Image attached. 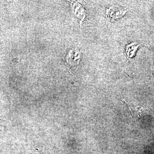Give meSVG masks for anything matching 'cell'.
<instances>
[{
  "instance_id": "cell-1",
  "label": "cell",
  "mask_w": 154,
  "mask_h": 154,
  "mask_svg": "<svg viewBox=\"0 0 154 154\" xmlns=\"http://www.w3.org/2000/svg\"><path fill=\"white\" fill-rule=\"evenodd\" d=\"M126 12V11L124 8L115 6L110 7V8L107 9V14L108 18L111 20H114L123 17Z\"/></svg>"
},
{
  "instance_id": "cell-2",
  "label": "cell",
  "mask_w": 154,
  "mask_h": 154,
  "mask_svg": "<svg viewBox=\"0 0 154 154\" xmlns=\"http://www.w3.org/2000/svg\"><path fill=\"white\" fill-rule=\"evenodd\" d=\"M140 45L138 43H134L128 45L126 48V53L128 59L132 58L136 55L137 51Z\"/></svg>"
}]
</instances>
